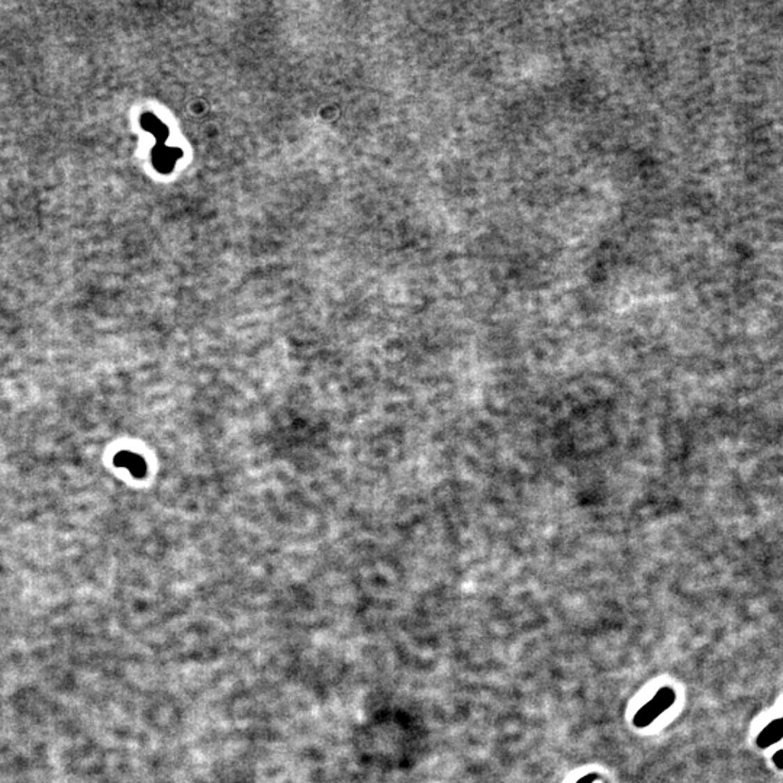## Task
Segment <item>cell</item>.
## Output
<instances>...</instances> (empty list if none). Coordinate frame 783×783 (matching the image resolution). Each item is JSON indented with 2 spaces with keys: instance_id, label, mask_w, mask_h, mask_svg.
<instances>
[{
  "instance_id": "2",
  "label": "cell",
  "mask_w": 783,
  "mask_h": 783,
  "mask_svg": "<svg viewBox=\"0 0 783 783\" xmlns=\"http://www.w3.org/2000/svg\"><path fill=\"white\" fill-rule=\"evenodd\" d=\"M783 738V718L772 721L757 737V745L760 749H766L769 745Z\"/></svg>"
},
{
  "instance_id": "3",
  "label": "cell",
  "mask_w": 783,
  "mask_h": 783,
  "mask_svg": "<svg viewBox=\"0 0 783 783\" xmlns=\"http://www.w3.org/2000/svg\"><path fill=\"white\" fill-rule=\"evenodd\" d=\"M773 761H775V764H776L777 768L783 769V750L777 752V753L773 756Z\"/></svg>"
},
{
  "instance_id": "1",
  "label": "cell",
  "mask_w": 783,
  "mask_h": 783,
  "mask_svg": "<svg viewBox=\"0 0 783 783\" xmlns=\"http://www.w3.org/2000/svg\"><path fill=\"white\" fill-rule=\"evenodd\" d=\"M114 462L116 467L126 469L134 478H144L145 473H147V464H145L144 459L132 451L123 450L118 453Z\"/></svg>"
}]
</instances>
